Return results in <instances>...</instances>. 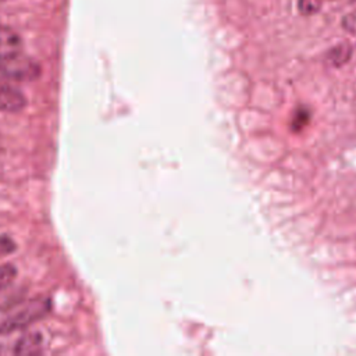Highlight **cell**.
Segmentation results:
<instances>
[{
  "label": "cell",
  "mask_w": 356,
  "mask_h": 356,
  "mask_svg": "<svg viewBox=\"0 0 356 356\" xmlns=\"http://www.w3.org/2000/svg\"><path fill=\"white\" fill-rule=\"evenodd\" d=\"M49 310L47 299H33L17 307L11 313L0 318V334H8L25 328L31 323L42 318Z\"/></svg>",
  "instance_id": "obj_1"
},
{
  "label": "cell",
  "mask_w": 356,
  "mask_h": 356,
  "mask_svg": "<svg viewBox=\"0 0 356 356\" xmlns=\"http://www.w3.org/2000/svg\"><path fill=\"white\" fill-rule=\"evenodd\" d=\"M42 338L36 334L32 335H25L22 337L17 343L15 348L13 349V353L18 355H26V353H38L40 350Z\"/></svg>",
  "instance_id": "obj_5"
},
{
  "label": "cell",
  "mask_w": 356,
  "mask_h": 356,
  "mask_svg": "<svg viewBox=\"0 0 356 356\" xmlns=\"http://www.w3.org/2000/svg\"><path fill=\"white\" fill-rule=\"evenodd\" d=\"M0 74L14 81H33L40 74L39 64L21 51L0 58Z\"/></svg>",
  "instance_id": "obj_2"
},
{
  "label": "cell",
  "mask_w": 356,
  "mask_h": 356,
  "mask_svg": "<svg viewBox=\"0 0 356 356\" xmlns=\"http://www.w3.org/2000/svg\"><path fill=\"white\" fill-rule=\"evenodd\" d=\"M22 40L21 36L11 28L0 25V58L8 57L21 51Z\"/></svg>",
  "instance_id": "obj_4"
},
{
  "label": "cell",
  "mask_w": 356,
  "mask_h": 356,
  "mask_svg": "<svg viewBox=\"0 0 356 356\" xmlns=\"http://www.w3.org/2000/svg\"><path fill=\"white\" fill-rule=\"evenodd\" d=\"M25 96L14 86L0 81V111L17 113L25 107Z\"/></svg>",
  "instance_id": "obj_3"
},
{
  "label": "cell",
  "mask_w": 356,
  "mask_h": 356,
  "mask_svg": "<svg viewBox=\"0 0 356 356\" xmlns=\"http://www.w3.org/2000/svg\"><path fill=\"white\" fill-rule=\"evenodd\" d=\"M321 8V0H298V10L303 15H313Z\"/></svg>",
  "instance_id": "obj_7"
},
{
  "label": "cell",
  "mask_w": 356,
  "mask_h": 356,
  "mask_svg": "<svg viewBox=\"0 0 356 356\" xmlns=\"http://www.w3.org/2000/svg\"><path fill=\"white\" fill-rule=\"evenodd\" d=\"M15 274H17V271H15L14 266H10V264L0 266V288L11 285L15 278Z\"/></svg>",
  "instance_id": "obj_8"
},
{
  "label": "cell",
  "mask_w": 356,
  "mask_h": 356,
  "mask_svg": "<svg viewBox=\"0 0 356 356\" xmlns=\"http://www.w3.org/2000/svg\"><path fill=\"white\" fill-rule=\"evenodd\" d=\"M350 56H352V47L348 43H341L328 51L327 60L331 65L339 67L345 64L350 58Z\"/></svg>",
  "instance_id": "obj_6"
},
{
  "label": "cell",
  "mask_w": 356,
  "mask_h": 356,
  "mask_svg": "<svg viewBox=\"0 0 356 356\" xmlns=\"http://www.w3.org/2000/svg\"><path fill=\"white\" fill-rule=\"evenodd\" d=\"M15 250V243L11 238L6 235H0V257H4Z\"/></svg>",
  "instance_id": "obj_10"
},
{
  "label": "cell",
  "mask_w": 356,
  "mask_h": 356,
  "mask_svg": "<svg viewBox=\"0 0 356 356\" xmlns=\"http://www.w3.org/2000/svg\"><path fill=\"white\" fill-rule=\"evenodd\" d=\"M309 121V111L306 108H298L293 114L292 120V128L295 131H300Z\"/></svg>",
  "instance_id": "obj_9"
}]
</instances>
